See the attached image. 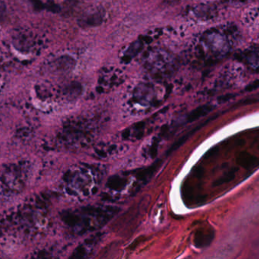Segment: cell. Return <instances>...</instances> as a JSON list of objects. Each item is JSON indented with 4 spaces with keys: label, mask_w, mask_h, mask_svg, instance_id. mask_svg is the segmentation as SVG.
<instances>
[{
    "label": "cell",
    "mask_w": 259,
    "mask_h": 259,
    "mask_svg": "<svg viewBox=\"0 0 259 259\" xmlns=\"http://www.w3.org/2000/svg\"><path fill=\"white\" fill-rule=\"evenodd\" d=\"M123 180L124 179H121L118 176H114L112 179H109V182H108V186L113 190H118V189L124 187V183Z\"/></svg>",
    "instance_id": "cell-2"
},
{
    "label": "cell",
    "mask_w": 259,
    "mask_h": 259,
    "mask_svg": "<svg viewBox=\"0 0 259 259\" xmlns=\"http://www.w3.org/2000/svg\"><path fill=\"white\" fill-rule=\"evenodd\" d=\"M6 13V6L4 2L0 0V22L3 21Z\"/></svg>",
    "instance_id": "cell-3"
},
{
    "label": "cell",
    "mask_w": 259,
    "mask_h": 259,
    "mask_svg": "<svg viewBox=\"0 0 259 259\" xmlns=\"http://www.w3.org/2000/svg\"><path fill=\"white\" fill-rule=\"evenodd\" d=\"M212 109L213 106H211V105H205V106H200V107L195 109L190 114V116L187 117V121L189 123H191V122L195 121V120H198V119L201 118V117H205V115L209 114Z\"/></svg>",
    "instance_id": "cell-1"
}]
</instances>
